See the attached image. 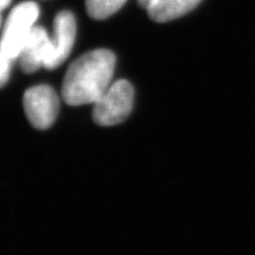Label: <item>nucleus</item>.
<instances>
[{"label": "nucleus", "mask_w": 255, "mask_h": 255, "mask_svg": "<svg viewBox=\"0 0 255 255\" xmlns=\"http://www.w3.org/2000/svg\"><path fill=\"white\" fill-rule=\"evenodd\" d=\"M116 57L107 49L91 50L70 64L62 96L69 105L95 104L110 87Z\"/></svg>", "instance_id": "nucleus-1"}, {"label": "nucleus", "mask_w": 255, "mask_h": 255, "mask_svg": "<svg viewBox=\"0 0 255 255\" xmlns=\"http://www.w3.org/2000/svg\"><path fill=\"white\" fill-rule=\"evenodd\" d=\"M39 6L36 2L25 1L15 6L9 13L2 32L0 49L12 60L20 55L39 17Z\"/></svg>", "instance_id": "nucleus-2"}, {"label": "nucleus", "mask_w": 255, "mask_h": 255, "mask_svg": "<svg viewBox=\"0 0 255 255\" xmlns=\"http://www.w3.org/2000/svg\"><path fill=\"white\" fill-rule=\"evenodd\" d=\"M133 88L126 79L111 84L105 94L94 104L92 119L98 126L110 127L122 123L131 114Z\"/></svg>", "instance_id": "nucleus-3"}, {"label": "nucleus", "mask_w": 255, "mask_h": 255, "mask_svg": "<svg viewBox=\"0 0 255 255\" xmlns=\"http://www.w3.org/2000/svg\"><path fill=\"white\" fill-rule=\"evenodd\" d=\"M24 109L28 121L36 129L46 130L55 122L59 111V97L47 84L34 85L25 91Z\"/></svg>", "instance_id": "nucleus-4"}, {"label": "nucleus", "mask_w": 255, "mask_h": 255, "mask_svg": "<svg viewBox=\"0 0 255 255\" xmlns=\"http://www.w3.org/2000/svg\"><path fill=\"white\" fill-rule=\"evenodd\" d=\"M53 53V41L50 39L45 28L34 26L19 55L21 70L26 73L37 71L40 66H45L50 62Z\"/></svg>", "instance_id": "nucleus-5"}, {"label": "nucleus", "mask_w": 255, "mask_h": 255, "mask_svg": "<svg viewBox=\"0 0 255 255\" xmlns=\"http://www.w3.org/2000/svg\"><path fill=\"white\" fill-rule=\"evenodd\" d=\"M53 28H55V40L52 41L55 53L45 65V68L49 70L58 68L60 64L65 62L75 44L76 19L72 12L66 11V9L60 11L56 15Z\"/></svg>", "instance_id": "nucleus-6"}, {"label": "nucleus", "mask_w": 255, "mask_h": 255, "mask_svg": "<svg viewBox=\"0 0 255 255\" xmlns=\"http://www.w3.org/2000/svg\"><path fill=\"white\" fill-rule=\"evenodd\" d=\"M200 2L201 0H150L146 11L156 23H167L182 17Z\"/></svg>", "instance_id": "nucleus-7"}, {"label": "nucleus", "mask_w": 255, "mask_h": 255, "mask_svg": "<svg viewBox=\"0 0 255 255\" xmlns=\"http://www.w3.org/2000/svg\"><path fill=\"white\" fill-rule=\"evenodd\" d=\"M127 0H85L89 17L96 20H103L116 13Z\"/></svg>", "instance_id": "nucleus-8"}, {"label": "nucleus", "mask_w": 255, "mask_h": 255, "mask_svg": "<svg viewBox=\"0 0 255 255\" xmlns=\"http://www.w3.org/2000/svg\"><path fill=\"white\" fill-rule=\"evenodd\" d=\"M11 62L12 59L0 49V88L4 87L8 82L9 73H11Z\"/></svg>", "instance_id": "nucleus-9"}, {"label": "nucleus", "mask_w": 255, "mask_h": 255, "mask_svg": "<svg viewBox=\"0 0 255 255\" xmlns=\"http://www.w3.org/2000/svg\"><path fill=\"white\" fill-rule=\"evenodd\" d=\"M12 0H0V13H1L4 9L7 7V6L11 4Z\"/></svg>", "instance_id": "nucleus-10"}, {"label": "nucleus", "mask_w": 255, "mask_h": 255, "mask_svg": "<svg viewBox=\"0 0 255 255\" xmlns=\"http://www.w3.org/2000/svg\"><path fill=\"white\" fill-rule=\"evenodd\" d=\"M149 2H150V0H138L139 6H142V7L144 8H146V6L149 5Z\"/></svg>", "instance_id": "nucleus-11"}, {"label": "nucleus", "mask_w": 255, "mask_h": 255, "mask_svg": "<svg viewBox=\"0 0 255 255\" xmlns=\"http://www.w3.org/2000/svg\"><path fill=\"white\" fill-rule=\"evenodd\" d=\"M1 21H2V18H1V14H0V25H1Z\"/></svg>", "instance_id": "nucleus-12"}]
</instances>
